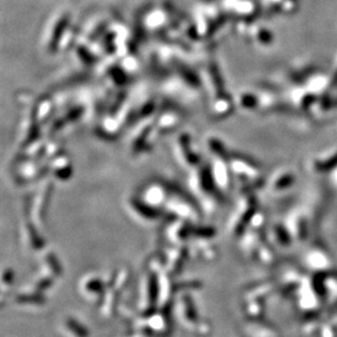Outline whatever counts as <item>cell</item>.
Returning <instances> with one entry per match:
<instances>
[{"instance_id":"cell-2","label":"cell","mask_w":337,"mask_h":337,"mask_svg":"<svg viewBox=\"0 0 337 337\" xmlns=\"http://www.w3.org/2000/svg\"><path fill=\"white\" fill-rule=\"evenodd\" d=\"M259 39L262 44H271L273 40V35L271 32L263 29V30H261L259 33Z\"/></svg>"},{"instance_id":"cell-1","label":"cell","mask_w":337,"mask_h":337,"mask_svg":"<svg viewBox=\"0 0 337 337\" xmlns=\"http://www.w3.org/2000/svg\"><path fill=\"white\" fill-rule=\"evenodd\" d=\"M241 103L244 107H248V108H252V107H256L258 104V99L256 96L254 95H250V94H246L242 96L241 99Z\"/></svg>"}]
</instances>
